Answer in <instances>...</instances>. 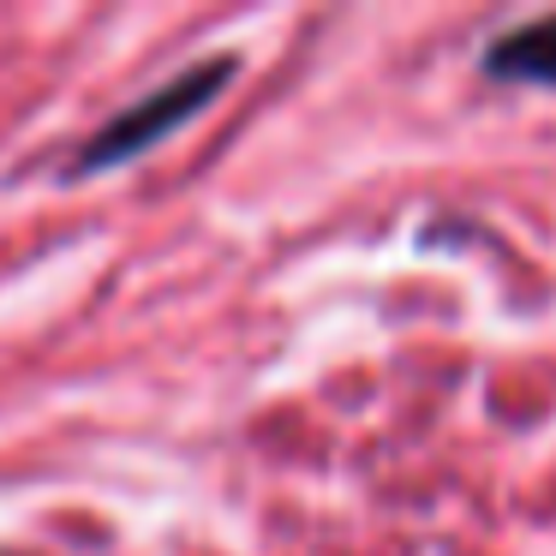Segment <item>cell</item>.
Returning <instances> with one entry per match:
<instances>
[{
    "mask_svg": "<svg viewBox=\"0 0 556 556\" xmlns=\"http://www.w3.org/2000/svg\"><path fill=\"white\" fill-rule=\"evenodd\" d=\"M484 73L503 78V85H556V13L532 18L520 30H503V37L484 49Z\"/></svg>",
    "mask_w": 556,
    "mask_h": 556,
    "instance_id": "2",
    "label": "cell"
},
{
    "mask_svg": "<svg viewBox=\"0 0 556 556\" xmlns=\"http://www.w3.org/2000/svg\"><path fill=\"white\" fill-rule=\"evenodd\" d=\"M240 61L233 54H210V61L174 73L168 85H156L150 97H138L132 109H121L114 121H102L90 138H78L73 156L61 162V180H85V174H102V168H121V162L144 156L150 144H162L168 132H180L192 114H204L222 90L233 85Z\"/></svg>",
    "mask_w": 556,
    "mask_h": 556,
    "instance_id": "1",
    "label": "cell"
}]
</instances>
